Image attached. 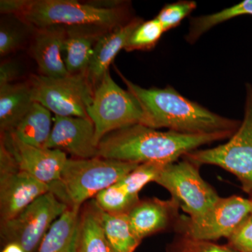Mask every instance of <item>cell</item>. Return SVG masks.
<instances>
[{
  "instance_id": "obj_1",
  "label": "cell",
  "mask_w": 252,
  "mask_h": 252,
  "mask_svg": "<svg viewBox=\"0 0 252 252\" xmlns=\"http://www.w3.org/2000/svg\"><path fill=\"white\" fill-rule=\"evenodd\" d=\"M233 132L184 134L137 124L111 132L99 142L97 157L119 161L169 164L199 147L228 138Z\"/></svg>"
},
{
  "instance_id": "obj_2",
  "label": "cell",
  "mask_w": 252,
  "mask_h": 252,
  "mask_svg": "<svg viewBox=\"0 0 252 252\" xmlns=\"http://www.w3.org/2000/svg\"><path fill=\"white\" fill-rule=\"evenodd\" d=\"M118 74L127 91L138 101L143 112L141 125L165 128L184 134L234 132L241 122L215 114L196 102L186 98L170 86L164 89H143Z\"/></svg>"
},
{
  "instance_id": "obj_3",
  "label": "cell",
  "mask_w": 252,
  "mask_h": 252,
  "mask_svg": "<svg viewBox=\"0 0 252 252\" xmlns=\"http://www.w3.org/2000/svg\"><path fill=\"white\" fill-rule=\"evenodd\" d=\"M1 14H14L34 29L52 26H95L112 31L132 19L127 3L100 9L76 0H1Z\"/></svg>"
},
{
  "instance_id": "obj_4",
  "label": "cell",
  "mask_w": 252,
  "mask_h": 252,
  "mask_svg": "<svg viewBox=\"0 0 252 252\" xmlns=\"http://www.w3.org/2000/svg\"><path fill=\"white\" fill-rule=\"evenodd\" d=\"M139 165L100 157L68 158L52 193L69 207L81 208L86 200L117 183Z\"/></svg>"
},
{
  "instance_id": "obj_5",
  "label": "cell",
  "mask_w": 252,
  "mask_h": 252,
  "mask_svg": "<svg viewBox=\"0 0 252 252\" xmlns=\"http://www.w3.org/2000/svg\"><path fill=\"white\" fill-rule=\"evenodd\" d=\"M185 160L200 166L213 165L234 175L244 191L252 195V86L246 84L245 114L238 130L226 143L214 148L197 149Z\"/></svg>"
},
{
  "instance_id": "obj_6",
  "label": "cell",
  "mask_w": 252,
  "mask_h": 252,
  "mask_svg": "<svg viewBox=\"0 0 252 252\" xmlns=\"http://www.w3.org/2000/svg\"><path fill=\"white\" fill-rule=\"evenodd\" d=\"M34 102L41 104L55 116L87 118L94 88L87 72L51 78L32 74L28 79Z\"/></svg>"
},
{
  "instance_id": "obj_7",
  "label": "cell",
  "mask_w": 252,
  "mask_h": 252,
  "mask_svg": "<svg viewBox=\"0 0 252 252\" xmlns=\"http://www.w3.org/2000/svg\"><path fill=\"white\" fill-rule=\"evenodd\" d=\"M94 126V141L99 142L111 132L129 126L142 124L143 112L137 99L122 89L109 71L94 89L92 103L87 109Z\"/></svg>"
},
{
  "instance_id": "obj_8",
  "label": "cell",
  "mask_w": 252,
  "mask_h": 252,
  "mask_svg": "<svg viewBox=\"0 0 252 252\" xmlns=\"http://www.w3.org/2000/svg\"><path fill=\"white\" fill-rule=\"evenodd\" d=\"M198 168L185 159L167 164L155 181L170 192L172 199L190 218L202 216L220 198L216 190L203 180Z\"/></svg>"
},
{
  "instance_id": "obj_9",
  "label": "cell",
  "mask_w": 252,
  "mask_h": 252,
  "mask_svg": "<svg viewBox=\"0 0 252 252\" xmlns=\"http://www.w3.org/2000/svg\"><path fill=\"white\" fill-rule=\"evenodd\" d=\"M69 207L52 192L44 194L17 216L1 223V238L8 243L19 244L26 252H33Z\"/></svg>"
},
{
  "instance_id": "obj_10",
  "label": "cell",
  "mask_w": 252,
  "mask_h": 252,
  "mask_svg": "<svg viewBox=\"0 0 252 252\" xmlns=\"http://www.w3.org/2000/svg\"><path fill=\"white\" fill-rule=\"evenodd\" d=\"M46 185L18 168L12 156L0 144V215L1 223L17 216L44 194L52 192Z\"/></svg>"
},
{
  "instance_id": "obj_11",
  "label": "cell",
  "mask_w": 252,
  "mask_h": 252,
  "mask_svg": "<svg viewBox=\"0 0 252 252\" xmlns=\"http://www.w3.org/2000/svg\"><path fill=\"white\" fill-rule=\"evenodd\" d=\"M252 200L238 195L220 198L202 216L186 219V235L195 242L229 238L245 219L251 215Z\"/></svg>"
},
{
  "instance_id": "obj_12",
  "label": "cell",
  "mask_w": 252,
  "mask_h": 252,
  "mask_svg": "<svg viewBox=\"0 0 252 252\" xmlns=\"http://www.w3.org/2000/svg\"><path fill=\"white\" fill-rule=\"evenodd\" d=\"M1 142L20 170L52 187L60 182L68 159L65 152L25 143L10 132L1 134Z\"/></svg>"
},
{
  "instance_id": "obj_13",
  "label": "cell",
  "mask_w": 252,
  "mask_h": 252,
  "mask_svg": "<svg viewBox=\"0 0 252 252\" xmlns=\"http://www.w3.org/2000/svg\"><path fill=\"white\" fill-rule=\"evenodd\" d=\"M44 148L59 149L74 158L97 157L94 123L87 118L54 116L52 130Z\"/></svg>"
},
{
  "instance_id": "obj_14",
  "label": "cell",
  "mask_w": 252,
  "mask_h": 252,
  "mask_svg": "<svg viewBox=\"0 0 252 252\" xmlns=\"http://www.w3.org/2000/svg\"><path fill=\"white\" fill-rule=\"evenodd\" d=\"M65 36L64 26H52L34 30L28 48L41 75L51 78L69 75L63 58Z\"/></svg>"
},
{
  "instance_id": "obj_15",
  "label": "cell",
  "mask_w": 252,
  "mask_h": 252,
  "mask_svg": "<svg viewBox=\"0 0 252 252\" xmlns=\"http://www.w3.org/2000/svg\"><path fill=\"white\" fill-rule=\"evenodd\" d=\"M65 28L63 58L66 69L69 74L86 73L96 43L101 36L110 31L95 26Z\"/></svg>"
},
{
  "instance_id": "obj_16",
  "label": "cell",
  "mask_w": 252,
  "mask_h": 252,
  "mask_svg": "<svg viewBox=\"0 0 252 252\" xmlns=\"http://www.w3.org/2000/svg\"><path fill=\"white\" fill-rule=\"evenodd\" d=\"M143 22L140 18H132L124 26L107 32L94 46L87 74L94 89L103 79L116 56L125 49L127 41L136 28Z\"/></svg>"
},
{
  "instance_id": "obj_17",
  "label": "cell",
  "mask_w": 252,
  "mask_h": 252,
  "mask_svg": "<svg viewBox=\"0 0 252 252\" xmlns=\"http://www.w3.org/2000/svg\"><path fill=\"white\" fill-rule=\"evenodd\" d=\"M179 206L173 199L139 201L127 212L132 231L139 240L165 229Z\"/></svg>"
},
{
  "instance_id": "obj_18",
  "label": "cell",
  "mask_w": 252,
  "mask_h": 252,
  "mask_svg": "<svg viewBox=\"0 0 252 252\" xmlns=\"http://www.w3.org/2000/svg\"><path fill=\"white\" fill-rule=\"evenodd\" d=\"M34 102L28 80L0 86L1 134L14 130Z\"/></svg>"
},
{
  "instance_id": "obj_19",
  "label": "cell",
  "mask_w": 252,
  "mask_h": 252,
  "mask_svg": "<svg viewBox=\"0 0 252 252\" xmlns=\"http://www.w3.org/2000/svg\"><path fill=\"white\" fill-rule=\"evenodd\" d=\"M80 208L69 207L44 235L38 252H73L77 249Z\"/></svg>"
},
{
  "instance_id": "obj_20",
  "label": "cell",
  "mask_w": 252,
  "mask_h": 252,
  "mask_svg": "<svg viewBox=\"0 0 252 252\" xmlns=\"http://www.w3.org/2000/svg\"><path fill=\"white\" fill-rule=\"evenodd\" d=\"M53 122L51 112L34 102L29 112L10 133L25 143L44 148L52 130Z\"/></svg>"
},
{
  "instance_id": "obj_21",
  "label": "cell",
  "mask_w": 252,
  "mask_h": 252,
  "mask_svg": "<svg viewBox=\"0 0 252 252\" xmlns=\"http://www.w3.org/2000/svg\"><path fill=\"white\" fill-rule=\"evenodd\" d=\"M77 252H114L104 235L94 200L79 217Z\"/></svg>"
},
{
  "instance_id": "obj_22",
  "label": "cell",
  "mask_w": 252,
  "mask_h": 252,
  "mask_svg": "<svg viewBox=\"0 0 252 252\" xmlns=\"http://www.w3.org/2000/svg\"><path fill=\"white\" fill-rule=\"evenodd\" d=\"M96 206L104 235L114 252L135 251L141 241L131 228L127 213H108Z\"/></svg>"
},
{
  "instance_id": "obj_23",
  "label": "cell",
  "mask_w": 252,
  "mask_h": 252,
  "mask_svg": "<svg viewBox=\"0 0 252 252\" xmlns=\"http://www.w3.org/2000/svg\"><path fill=\"white\" fill-rule=\"evenodd\" d=\"M2 16L0 23V56L5 57L29 45L35 29L14 14Z\"/></svg>"
},
{
  "instance_id": "obj_24",
  "label": "cell",
  "mask_w": 252,
  "mask_h": 252,
  "mask_svg": "<svg viewBox=\"0 0 252 252\" xmlns=\"http://www.w3.org/2000/svg\"><path fill=\"white\" fill-rule=\"evenodd\" d=\"M245 15L252 16V0H245L215 14L193 18L186 39L190 44L195 43L203 34L217 25Z\"/></svg>"
},
{
  "instance_id": "obj_25",
  "label": "cell",
  "mask_w": 252,
  "mask_h": 252,
  "mask_svg": "<svg viewBox=\"0 0 252 252\" xmlns=\"http://www.w3.org/2000/svg\"><path fill=\"white\" fill-rule=\"evenodd\" d=\"M94 201L104 212L122 214L130 211L140 201V198L129 195L116 183L97 193Z\"/></svg>"
},
{
  "instance_id": "obj_26",
  "label": "cell",
  "mask_w": 252,
  "mask_h": 252,
  "mask_svg": "<svg viewBox=\"0 0 252 252\" xmlns=\"http://www.w3.org/2000/svg\"><path fill=\"white\" fill-rule=\"evenodd\" d=\"M167 164L146 162L140 164L132 171L117 182L129 195L139 198V193L147 184L155 182L162 169Z\"/></svg>"
},
{
  "instance_id": "obj_27",
  "label": "cell",
  "mask_w": 252,
  "mask_h": 252,
  "mask_svg": "<svg viewBox=\"0 0 252 252\" xmlns=\"http://www.w3.org/2000/svg\"><path fill=\"white\" fill-rule=\"evenodd\" d=\"M164 32L161 23L157 18L142 22L131 34L124 50L130 52L153 49Z\"/></svg>"
},
{
  "instance_id": "obj_28",
  "label": "cell",
  "mask_w": 252,
  "mask_h": 252,
  "mask_svg": "<svg viewBox=\"0 0 252 252\" xmlns=\"http://www.w3.org/2000/svg\"><path fill=\"white\" fill-rule=\"evenodd\" d=\"M196 6L194 1H180L166 4L156 18L161 23L165 32L177 27Z\"/></svg>"
},
{
  "instance_id": "obj_29",
  "label": "cell",
  "mask_w": 252,
  "mask_h": 252,
  "mask_svg": "<svg viewBox=\"0 0 252 252\" xmlns=\"http://www.w3.org/2000/svg\"><path fill=\"white\" fill-rule=\"evenodd\" d=\"M229 241L238 252H252V214L230 235Z\"/></svg>"
},
{
  "instance_id": "obj_30",
  "label": "cell",
  "mask_w": 252,
  "mask_h": 252,
  "mask_svg": "<svg viewBox=\"0 0 252 252\" xmlns=\"http://www.w3.org/2000/svg\"><path fill=\"white\" fill-rule=\"evenodd\" d=\"M22 65L14 60H6L0 64V86L14 84L22 76Z\"/></svg>"
},
{
  "instance_id": "obj_31",
  "label": "cell",
  "mask_w": 252,
  "mask_h": 252,
  "mask_svg": "<svg viewBox=\"0 0 252 252\" xmlns=\"http://www.w3.org/2000/svg\"><path fill=\"white\" fill-rule=\"evenodd\" d=\"M205 245L200 252H238L236 250H230L224 247L213 245V244H205Z\"/></svg>"
},
{
  "instance_id": "obj_32",
  "label": "cell",
  "mask_w": 252,
  "mask_h": 252,
  "mask_svg": "<svg viewBox=\"0 0 252 252\" xmlns=\"http://www.w3.org/2000/svg\"><path fill=\"white\" fill-rule=\"evenodd\" d=\"M1 252H26L24 249L16 243H9L5 246Z\"/></svg>"
},
{
  "instance_id": "obj_33",
  "label": "cell",
  "mask_w": 252,
  "mask_h": 252,
  "mask_svg": "<svg viewBox=\"0 0 252 252\" xmlns=\"http://www.w3.org/2000/svg\"><path fill=\"white\" fill-rule=\"evenodd\" d=\"M77 252V249H76V250H74V252Z\"/></svg>"
},
{
  "instance_id": "obj_34",
  "label": "cell",
  "mask_w": 252,
  "mask_h": 252,
  "mask_svg": "<svg viewBox=\"0 0 252 252\" xmlns=\"http://www.w3.org/2000/svg\"><path fill=\"white\" fill-rule=\"evenodd\" d=\"M251 199H252V196H251Z\"/></svg>"
},
{
  "instance_id": "obj_35",
  "label": "cell",
  "mask_w": 252,
  "mask_h": 252,
  "mask_svg": "<svg viewBox=\"0 0 252 252\" xmlns=\"http://www.w3.org/2000/svg\"></svg>"
}]
</instances>
